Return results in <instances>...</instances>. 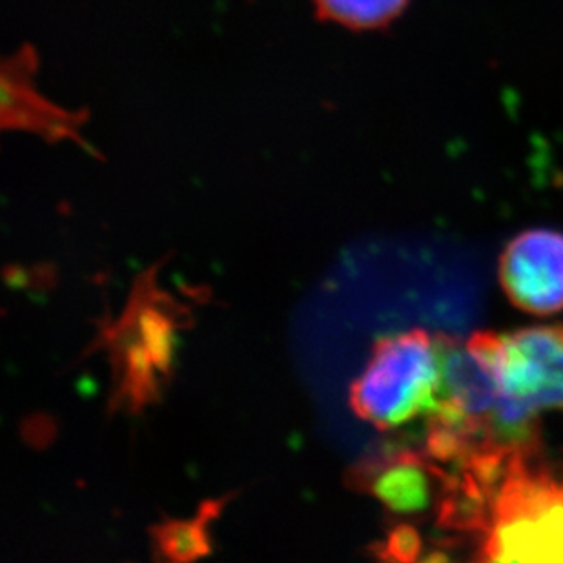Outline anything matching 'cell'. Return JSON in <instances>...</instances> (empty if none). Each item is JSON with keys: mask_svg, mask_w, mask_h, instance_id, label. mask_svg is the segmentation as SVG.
I'll return each instance as SVG.
<instances>
[{"mask_svg": "<svg viewBox=\"0 0 563 563\" xmlns=\"http://www.w3.org/2000/svg\"><path fill=\"white\" fill-rule=\"evenodd\" d=\"M476 540V560L484 562H563V467L540 452L510 457Z\"/></svg>", "mask_w": 563, "mask_h": 563, "instance_id": "6da1fadb", "label": "cell"}, {"mask_svg": "<svg viewBox=\"0 0 563 563\" xmlns=\"http://www.w3.org/2000/svg\"><path fill=\"white\" fill-rule=\"evenodd\" d=\"M498 282L516 309L532 316L563 310V234L532 229L509 241L498 261Z\"/></svg>", "mask_w": 563, "mask_h": 563, "instance_id": "277c9868", "label": "cell"}, {"mask_svg": "<svg viewBox=\"0 0 563 563\" xmlns=\"http://www.w3.org/2000/svg\"><path fill=\"white\" fill-rule=\"evenodd\" d=\"M420 549L421 538L415 527L398 526L388 538L387 551L396 560H415Z\"/></svg>", "mask_w": 563, "mask_h": 563, "instance_id": "30bf717a", "label": "cell"}, {"mask_svg": "<svg viewBox=\"0 0 563 563\" xmlns=\"http://www.w3.org/2000/svg\"><path fill=\"white\" fill-rule=\"evenodd\" d=\"M135 332L148 351L155 367L166 368L174 352V332L163 313L155 309H143L135 319Z\"/></svg>", "mask_w": 563, "mask_h": 563, "instance_id": "ba28073f", "label": "cell"}, {"mask_svg": "<svg viewBox=\"0 0 563 563\" xmlns=\"http://www.w3.org/2000/svg\"><path fill=\"white\" fill-rule=\"evenodd\" d=\"M438 338L423 330L390 335L377 343L362 377L352 388L357 415L379 429H394L429 416L440 394Z\"/></svg>", "mask_w": 563, "mask_h": 563, "instance_id": "7a4b0ae2", "label": "cell"}, {"mask_svg": "<svg viewBox=\"0 0 563 563\" xmlns=\"http://www.w3.org/2000/svg\"><path fill=\"white\" fill-rule=\"evenodd\" d=\"M468 346L495 371L516 405L540 415L563 412V324H538L509 334L476 332Z\"/></svg>", "mask_w": 563, "mask_h": 563, "instance_id": "3957f363", "label": "cell"}, {"mask_svg": "<svg viewBox=\"0 0 563 563\" xmlns=\"http://www.w3.org/2000/svg\"><path fill=\"white\" fill-rule=\"evenodd\" d=\"M410 0H313L319 21L332 22L354 32L382 30L398 19Z\"/></svg>", "mask_w": 563, "mask_h": 563, "instance_id": "52a82bcc", "label": "cell"}, {"mask_svg": "<svg viewBox=\"0 0 563 563\" xmlns=\"http://www.w3.org/2000/svg\"><path fill=\"white\" fill-rule=\"evenodd\" d=\"M440 465L431 454L401 452L374 474L371 490L394 515L416 516L434 509L438 516L456 484V473Z\"/></svg>", "mask_w": 563, "mask_h": 563, "instance_id": "8992f818", "label": "cell"}, {"mask_svg": "<svg viewBox=\"0 0 563 563\" xmlns=\"http://www.w3.org/2000/svg\"><path fill=\"white\" fill-rule=\"evenodd\" d=\"M161 548L174 560L197 559L207 551L205 532L197 523H172L161 534Z\"/></svg>", "mask_w": 563, "mask_h": 563, "instance_id": "9c48e42d", "label": "cell"}, {"mask_svg": "<svg viewBox=\"0 0 563 563\" xmlns=\"http://www.w3.org/2000/svg\"><path fill=\"white\" fill-rule=\"evenodd\" d=\"M38 57L26 44L5 57L0 75L2 126L41 133L52 141L71 139L82 143L80 128L88 121L86 110H68L43 96L35 85Z\"/></svg>", "mask_w": 563, "mask_h": 563, "instance_id": "5b68a950", "label": "cell"}]
</instances>
